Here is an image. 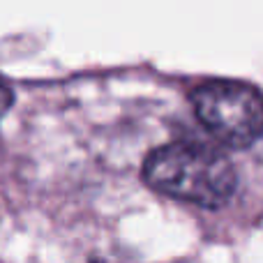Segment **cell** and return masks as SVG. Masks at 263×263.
Here are the masks:
<instances>
[{
    "label": "cell",
    "instance_id": "1",
    "mask_svg": "<svg viewBox=\"0 0 263 263\" xmlns=\"http://www.w3.org/2000/svg\"><path fill=\"white\" fill-rule=\"evenodd\" d=\"M143 180L164 196L217 210L231 201L238 176L227 155L190 141H176L145 157Z\"/></svg>",
    "mask_w": 263,
    "mask_h": 263
},
{
    "label": "cell",
    "instance_id": "2",
    "mask_svg": "<svg viewBox=\"0 0 263 263\" xmlns=\"http://www.w3.org/2000/svg\"><path fill=\"white\" fill-rule=\"evenodd\" d=\"M192 106L215 139L229 148H247L263 136V92L252 83L215 79L192 92Z\"/></svg>",
    "mask_w": 263,
    "mask_h": 263
},
{
    "label": "cell",
    "instance_id": "3",
    "mask_svg": "<svg viewBox=\"0 0 263 263\" xmlns=\"http://www.w3.org/2000/svg\"><path fill=\"white\" fill-rule=\"evenodd\" d=\"M12 104H14V95H12V90H9L7 83L0 81V120H3V116L7 114L9 109H12Z\"/></svg>",
    "mask_w": 263,
    "mask_h": 263
}]
</instances>
